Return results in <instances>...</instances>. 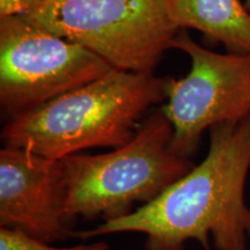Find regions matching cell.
<instances>
[{"label":"cell","instance_id":"obj_1","mask_svg":"<svg viewBox=\"0 0 250 250\" xmlns=\"http://www.w3.org/2000/svg\"><path fill=\"white\" fill-rule=\"evenodd\" d=\"M249 170L250 115L212 127L204 160L154 201L92 229L74 230L73 237L131 232L145 234V250H184L191 240L210 250V239L217 250H248Z\"/></svg>","mask_w":250,"mask_h":250},{"label":"cell","instance_id":"obj_2","mask_svg":"<svg viewBox=\"0 0 250 250\" xmlns=\"http://www.w3.org/2000/svg\"><path fill=\"white\" fill-rule=\"evenodd\" d=\"M168 78L111 70L99 79L11 118L5 146L61 161L83 149L117 148L138 131L146 111L166 99Z\"/></svg>","mask_w":250,"mask_h":250},{"label":"cell","instance_id":"obj_3","mask_svg":"<svg viewBox=\"0 0 250 250\" xmlns=\"http://www.w3.org/2000/svg\"><path fill=\"white\" fill-rule=\"evenodd\" d=\"M174 130L162 109L145 118L125 145L103 154L62 159L65 215L116 220L148 204L195 167L171 149Z\"/></svg>","mask_w":250,"mask_h":250},{"label":"cell","instance_id":"obj_4","mask_svg":"<svg viewBox=\"0 0 250 250\" xmlns=\"http://www.w3.org/2000/svg\"><path fill=\"white\" fill-rule=\"evenodd\" d=\"M23 17L116 70L137 73H153L179 33L168 0H46Z\"/></svg>","mask_w":250,"mask_h":250},{"label":"cell","instance_id":"obj_5","mask_svg":"<svg viewBox=\"0 0 250 250\" xmlns=\"http://www.w3.org/2000/svg\"><path fill=\"white\" fill-rule=\"evenodd\" d=\"M111 70L100 56L31 23L23 15L0 18V104L12 117Z\"/></svg>","mask_w":250,"mask_h":250},{"label":"cell","instance_id":"obj_6","mask_svg":"<svg viewBox=\"0 0 250 250\" xmlns=\"http://www.w3.org/2000/svg\"><path fill=\"white\" fill-rule=\"evenodd\" d=\"M171 48L184 52L191 65L183 78H168L162 110L174 130L173 152L191 159L206 130L250 115V54L214 52L186 29L177 33Z\"/></svg>","mask_w":250,"mask_h":250},{"label":"cell","instance_id":"obj_7","mask_svg":"<svg viewBox=\"0 0 250 250\" xmlns=\"http://www.w3.org/2000/svg\"><path fill=\"white\" fill-rule=\"evenodd\" d=\"M62 162L21 148L0 151V225L48 243L73 237L65 215Z\"/></svg>","mask_w":250,"mask_h":250},{"label":"cell","instance_id":"obj_8","mask_svg":"<svg viewBox=\"0 0 250 250\" xmlns=\"http://www.w3.org/2000/svg\"><path fill=\"white\" fill-rule=\"evenodd\" d=\"M168 13L179 30L191 28L227 52L250 54V12L241 0H168Z\"/></svg>","mask_w":250,"mask_h":250},{"label":"cell","instance_id":"obj_9","mask_svg":"<svg viewBox=\"0 0 250 250\" xmlns=\"http://www.w3.org/2000/svg\"><path fill=\"white\" fill-rule=\"evenodd\" d=\"M104 241L83 243L72 247H54L51 243L29 235L15 228H0V250H108Z\"/></svg>","mask_w":250,"mask_h":250},{"label":"cell","instance_id":"obj_10","mask_svg":"<svg viewBox=\"0 0 250 250\" xmlns=\"http://www.w3.org/2000/svg\"><path fill=\"white\" fill-rule=\"evenodd\" d=\"M46 0H0V18L24 15Z\"/></svg>","mask_w":250,"mask_h":250},{"label":"cell","instance_id":"obj_11","mask_svg":"<svg viewBox=\"0 0 250 250\" xmlns=\"http://www.w3.org/2000/svg\"><path fill=\"white\" fill-rule=\"evenodd\" d=\"M245 6H246V8L250 12V0H245Z\"/></svg>","mask_w":250,"mask_h":250}]
</instances>
